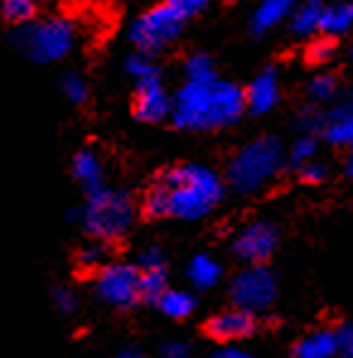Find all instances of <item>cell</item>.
<instances>
[{"mask_svg":"<svg viewBox=\"0 0 353 358\" xmlns=\"http://www.w3.org/2000/svg\"><path fill=\"white\" fill-rule=\"evenodd\" d=\"M223 199V182L206 165L167 167L155 177L143 199L147 218L199 220Z\"/></svg>","mask_w":353,"mask_h":358,"instance_id":"obj_1","label":"cell"},{"mask_svg":"<svg viewBox=\"0 0 353 358\" xmlns=\"http://www.w3.org/2000/svg\"><path fill=\"white\" fill-rule=\"evenodd\" d=\"M247 109V94L228 80H187L172 97V114L177 129L213 131L228 129Z\"/></svg>","mask_w":353,"mask_h":358,"instance_id":"obj_2","label":"cell"},{"mask_svg":"<svg viewBox=\"0 0 353 358\" xmlns=\"http://www.w3.org/2000/svg\"><path fill=\"white\" fill-rule=\"evenodd\" d=\"M283 145L273 136L250 141L233 155L228 165V182L235 192L254 194L271 184L283 167Z\"/></svg>","mask_w":353,"mask_h":358,"instance_id":"obj_3","label":"cell"},{"mask_svg":"<svg viewBox=\"0 0 353 358\" xmlns=\"http://www.w3.org/2000/svg\"><path fill=\"white\" fill-rule=\"evenodd\" d=\"M13 44L22 51L27 59L36 63H54L61 61L75 49L78 27L68 17H46L31 20L27 24H20L13 31Z\"/></svg>","mask_w":353,"mask_h":358,"instance_id":"obj_4","label":"cell"},{"mask_svg":"<svg viewBox=\"0 0 353 358\" xmlns=\"http://www.w3.org/2000/svg\"><path fill=\"white\" fill-rule=\"evenodd\" d=\"M136 220V203L126 192L99 187L87 194L82 225L94 240L112 242L124 238Z\"/></svg>","mask_w":353,"mask_h":358,"instance_id":"obj_5","label":"cell"},{"mask_svg":"<svg viewBox=\"0 0 353 358\" xmlns=\"http://www.w3.org/2000/svg\"><path fill=\"white\" fill-rule=\"evenodd\" d=\"M187 17L189 15L179 8L175 0L155 5L131 24V41L143 54H160L170 44H175Z\"/></svg>","mask_w":353,"mask_h":358,"instance_id":"obj_6","label":"cell"},{"mask_svg":"<svg viewBox=\"0 0 353 358\" xmlns=\"http://www.w3.org/2000/svg\"><path fill=\"white\" fill-rule=\"evenodd\" d=\"M276 298V278L264 264H250L235 273L230 283V300L247 313L266 310Z\"/></svg>","mask_w":353,"mask_h":358,"instance_id":"obj_7","label":"cell"},{"mask_svg":"<svg viewBox=\"0 0 353 358\" xmlns=\"http://www.w3.org/2000/svg\"><path fill=\"white\" fill-rule=\"evenodd\" d=\"M138 281L141 266L104 264L94 278V293L102 303L112 305V308H131L136 300H141Z\"/></svg>","mask_w":353,"mask_h":358,"instance_id":"obj_8","label":"cell"},{"mask_svg":"<svg viewBox=\"0 0 353 358\" xmlns=\"http://www.w3.org/2000/svg\"><path fill=\"white\" fill-rule=\"evenodd\" d=\"M278 247V230L268 220H254L245 225L233 240V252L245 264H264Z\"/></svg>","mask_w":353,"mask_h":358,"instance_id":"obj_9","label":"cell"},{"mask_svg":"<svg viewBox=\"0 0 353 358\" xmlns=\"http://www.w3.org/2000/svg\"><path fill=\"white\" fill-rule=\"evenodd\" d=\"M134 112L141 121L157 124L172 114V97L162 87L160 78H147V80L136 83V99Z\"/></svg>","mask_w":353,"mask_h":358,"instance_id":"obj_10","label":"cell"},{"mask_svg":"<svg viewBox=\"0 0 353 358\" xmlns=\"http://www.w3.org/2000/svg\"><path fill=\"white\" fill-rule=\"evenodd\" d=\"M208 336L215 341H240L245 336H250L254 331V320H252V313L242 308H235V310H225V313L215 315L213 320L208 322Z\"/></svg>","mask_w":353,"mask_h":358,"instance_id":"obj_11","label":"cell"},{"mask_svg":"<svg viewBox=\"0 0 353 358\" xmlns=\"http://www.w3.org/2000/svg\"><path fill=\"white\" fill-rule=\"evenodd\" d=\"M247 109L252 114H266L276 107L278 94H281V87H278V78L273 68H266L259 76L252 80V85L247 87Z\"/></svg>","mask_w":353,"mask_h":358,"instance_id":"obj_12","label":"cell"},{"mask_svg":"<svg viewBox=\"0 0 353 358\" xmlns=\"http://www.w3.org/2000/svg\"><path fill=\"white\" fill-rule=\"evenodd\" d=\"M339 354V334L334 329H315L295 344L300 358H331Z\"/></svg>","mask_w":353,"mask_h":358,"instance_id":"obj_13","label":"cell"},{"mask_svg":"<svg viewBox=\"0 0 353 358\" xmlns=\"http://www.w3.org/2000/svg\"><path fill=\"white\" fill-rule=\"evenodd\" d=\"M293 13V0H261L259 8L252 15V31L254 34H266L283 20H288Z\"/></svg>","mask_w":353,"mask_h":358,"instance_id":"obj_14","label":"cell"},{"mask_svg":"<svg viewBox=\"0 0 353 358\" xmlns=\"http://www.w3.org/2000/svg\"><path fill=\"white\" fill-rule=\"evenodd\" d=\"M73 175L80 182L85 192H94V189L104 187V165L94 150H80L73 160Z\"/></svg>","mask_w":353,"mask_h":358,"instance_id":"obj_15","label":"cell"},{"mask_svg":"<svg viewBox=\"0 0 353 358\" xmlns=\"http://www.w3.org/2000/svg\"><path fill=\"white\" fill-rule=\"evenodd\" d=\"M322 15H324L322 0H305V3H300L298 8H293L291 27L295 34L310 36V34H315V31L322 29Z\"/></svg>","mask_w":353,"mask_h":358,"instance_id":"obj_16","label":"cell"},{"mask_svg":"<svg viewBox=\"0 0 353 358\" xmlns=\"http://www.w3.org/2000/svg\"><path fill=\"white\" fill-rule=\"evenodd\" d=\"M187 276L194 286L201 288V291H206V288H213L215 283L220 281V276H223V266H220V262H215L210 255H196L192 262H189Z\"/></svg>","mask_w":353,"mask_h":358,"instance_id":"obj_17","label":"cell"},{"mask_svg":"<svg viewBox=\"0 0 353 358\" xmlns=\"http://www.w3.org/2000/svg\"><path fill=\"white\" fill-rule=\"evenodd\" d=\"M353 27V0H339V3L324 8L322 31L326 36H341Z\"/></svg>","mask_w":353,"mask_h":358,"instance_id":"obj_18","label":"cell"},{"mask_svg":"<svg viewBox=\"0 0 353 358\" xmlns=\"http://www.w3.org/2000/svg\"><path fill=\"white\" fill-rule=\"evenodd\" d=\"M157 308L162 310V315L172 320H184L194 313L196 308V300L189 291H177V288H167L165 293L157 300Z\"/></svg>","mask_w":353,"mask_h":358,"instance_id":"obj_19","label":"cell"},{"mask_svg":"<svg viewBox=\"0 0 353 358\" xmlns=\"http://www.w3.org/2000/svg\"><path fill=\"white\" fill-rule=\"evenodd\" d=\"M165 291H167L165 268H141V281H138L141 300H145V303H157Z\"/></svg>","mask_w":353,"mask_h":358,"instance_id":"obj_20","label":"cell"},{"mask_svg":"<svg viewBox=\"0 0 353 358\" xmlns=\"http://www.w3.org/2000/svg\"><path fill=\"white\" fill-rule=\"evenodd\" d=\"M0 15L10 24H27L36 15V0H0Z\"/></svg>","mask_w":353,"mask_h":358,"instance_id":"obj_21","label":"cell"},{"mask_svg":"<svg viewBox=\"0 0 353 358\" xmlns=\"http://www.w3.org/2000/svg\"><path fill=\"white\" fill-rule=\"evenodd\" d=\"M336 92H339V80L331 73H317L308 85V94L315 102H331L336 99Z\"/></svg>","mask_w":353,"mask_h":358,"instance_id":"obj_22","label":"cell"},{"mask_svg":"<svg viewBox=\"0 0 353 358\" xmlns=\"http://www.w3.org/2000/svg\"><path fill=\"white\" fill-rule=\"evenodd\" d=\"M61 92L71 104H85L89 97V87L78 73H66L61 78Z\"/></svg>","mask_w":353,"mask_h":358,"instance_id":"obj_23","label":"cell"},{"mask_svg":"<svg viewBox=\"0 0 353 358\" xmlns=\"http://www.w3.org/2000/svg\"><path fill=\"white\" fill-rule=\"evenodd\" d=\"M184 73H187V80H213V78H215V66H213V61H210V56L194 54V56H189V59H187Z\"/></svg>","mask_w":353,"mask_h":358,"instance_id":"obj_24","label":"cell"},{"mask_svg":"<svg viewBox=\"0 0 353 358\" xmlns=\"http://www.w3.org/2000/svg\"><path fill=\"white\" fill-rule=\"evenodd\" d=\"M326 138H329V143L344 145V148L353 150V114L339 121H329V126H326Z\"/></svg>","mask_w":353,"mask_h":358,"instance_id":"obj_25","label":"cell"},{"mask_svg":"<svg viewBox=\"0 0 353 358\" xmlns=\"http://www.w3.org/2000/svg\"><path fill=\"white\" fill-rule=\"evenodd\" d=\"M126 71H129V76L134 78L136 83L147 80V78H157L155 61L150 59V54H143V51H138V54L126 61Z\"/></svg>","mask_w":353,"mask_h":358,"instance_id":"obj_26","label":"cell"},{"mask_svg":"<svg viewBox=\"0 0 353 358\" xmlns=\"http://www.w3.org/2000/svg\"><path fill=\"white\" fill-rule=\"evenodd\" d=\"M78 264H80L85 271H94V268H102L107 264V247H104L102 240L92 242V245L82 247L80 255H78Z\"/></svg>","mask_w":353,"mask_h":358,"instance_id":"obj_27","label":"cell"},{"mask_svg":"<svg viewBox=\"0 0 353 358\" xmlns=\"http://www.w3.org/2000/svg\"><path fill=\"white\" fill-rule=\"evenodd\" d=\"M317 155V141L312 138V134H303L293 141L291 145V160L295 165H303V162L312 160Z\"/></svg>","mask_w":353,"mask_h":358,"instance_id":"obj_28","label":"cell"},{"mask_svg":"<svg viewBox=\"0 0 353 358\" xmlns=\"http://www.w3.org/2000/svg\"><path fill=\"white\" fill-rule=\"evenodd\" d=\"M334 56V44H331V39H315L312 44L308 46V61L310 63H326Z\"/></svg>","mask_w":353,"mask_h":358,"instance_id":"obj_29","label":"cell"},{"mask_svg":"<svg viewBox=\"0 0 353 358\" xmlns=\"http://www.w3.org/2000/svg\"><path fill=\"white\" fill-rule=\"evenodd\" d=\"M298 167H300V179L308 182V184H319L326 179V165L324 162H317L315 157L308 162H303V165H298Z\"/></svg>","mask_w":353,"mask_h":358,"instance_id":"obj_30","label":"cell"},{"mask_svg":"<svg viewBox=\"0 0 353 358\" xmlns=\"http://www.w3.org/2000/svg\"><path fill=\"white\" fill-rule=\"evenodd\" d=\"M51 303H54V308L59 310L63 315H71L73 310H75L78 300H75V293L71 291V288H54V293H51Z\"/></svg>","mask_w":353,"mask_h":358,"instance_id":"obj_31","label":"cell"},{"mask_svg":"<svg viewBox=\"0 0 353 358\" xmlns=\"http://www.w3.org/2000/svg\"><path fill=\"white\" fill-rule=\"evenodd\" d=\"M138 266L141 268H165V252L160 247H145L138 257Z\"/></svg>","mask_w":353,"mask_h":358,"instance_id":"obj_32","label":"cell"},{"mask_svg":"<svg viewBox=\"0 0 353 358\" xmlns=\"http://www.w3.org/2000/svg\"><path fill=\"white\" fill-rule=\"evenodd\" d=\"M349 114H353V94H346V97L336 99V102L331 104L326 119H329V121H339V119L349 117Z\"/></svg>","mask_w":353,"mask_h":358,"instance_id":"obj_33","label":"cell"},{"mask_svg":"<svg viewBox=\"0 0 353 358\" xmlns=\"http://www.w3.org/2000/svg\"><path fill=\"white\" fill-rule=\"evenodd\" d=\"M298 126L303 129V134H315L322 126V117L315 109H305V112L298 114Z\"/></svg>","mask_w":353,"mask_h":358,"instance_id":"obj_34","label":"cell"},{"mask_svg":"<svg viewBox=\"0 0 353 358\" xmlns=\"http://www.w3.org/2000/svg\"><path fill=\"white\" fill-rule=\"evenodd\" d=\"M339 334V354L353 358V324H344V327L336 329Z\"/></svg>","mask_w":353,"mask_h":358,"instance_id":"obj_35","label":"cell"},{"mask_svg":"<svg viewBox=\"0 0 353 358\" xmlns=\"http://www.w3.org/2000/svg\"><path fill=\"white\" fill-rule=\"evenodd\" d=\"M162 356H167V358H184V356H189V346L187 344H167V346H162Z\"/></svg>","mask_w":353,"mask_h":358,"instance_id":"obj_36","label":"cell"},{"mask_svg":"<svg viewBox=\"0 0 353 358\" xmlns=\"http://www.w3.org/2000/svg\"><path fill=\"white\" fill-rule=\"evenodd\" d=\"M175 3L184 10V13L189 15V17H192V15H194V13H199V10H201L203 5L208 3V0H175Z\"/></svg>","mask_w":353,"mask_h":358,"instance_id":"obj_37","label":"cell"},{"mask_svg":"<svg viewBox=\"0 0 353 358\" xmlns=\"http://www.w3.org/2000/svg\"><path fill=\"white\" fill-rule=\"evenodd\" d=\"M215 356H218V358H247V351H242V349H220Z\"/></svg>","mask_w":353,"mask_h":358,"instance_id":"obj_38","label":"cell"},{"mask_svg":"<svg viewBox=\"0 0 353 358\" xmlns=\"http://www.w3.org/2000/svg\"><path fill=\"white\" fill-rule=\"evenodd\" d=\"M346 172H349V177L353 179V155L349 157V165H346Z\"/></svg>","mask_w":353,"mask_h":358,"instance_id":"obj_39","label":"cell"},{"mask_svg":"<svg viewBox=\"0 0 353 358\" xmlns=\"http://www.w3.org/2000/svg\"><path fill=\"white\" fill-rule=\"evenodd\" d=\"M121 356H141V351H121Z\"/></svg>","mask_w":353,"mask_h":358,"instance_id":"obj_40","label":"cell"},{"mask_svg":"<svg viewBox=\"0 0 353 358\" xmlns=\"http://www.w3.org/2000/svg\"><path fill=\"white\" fill-rule=\"evenodd\" d=\"M351 59H353V49H351Z\"/></svg>","mask_w":353,"mask_h":358,"instance_id":"obj_41","label":"cell"}]
</instances>
